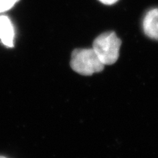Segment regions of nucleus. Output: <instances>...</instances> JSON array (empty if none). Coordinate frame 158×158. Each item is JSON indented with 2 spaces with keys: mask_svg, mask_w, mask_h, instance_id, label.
Wrapping results in <instances>:
<instances>
[{
  "mask_svg": "<svg viewBox=\"0 0 158 158\" xmlns=\"http://www.w3.org/2000/svg\"><path fill=\"white\" fill-rule=\"evenodd\" d=\"M102 3L106 4V5H113L116 3L118 0H100Z\"/></svg>",
  "mask_w": 158,
  "mask_h": 158,
  "instance_id": "obj_6",
  "label": "nucleus"
},
{
  "mask_svg": "<svg viewBox=\"0 0 158 158\" xmlns=\"http://www.w3.org/2000/svg\"><path fill=\"white\" fill-rule=\"evenodd\" d=\"M70 65L73 70L83 76L101 72L105 66L92 48L74 50L71 56Z\"/></svg>",
  "mask_w": 158,
  "mask_h": 158,
  "instance_id": "obj_2",
  "label": "nucleus"
},
{
  "mask_svg": "<svg viewBox=\"0 0 158 158\" xmlns=\"http://www.w3.org/2000/svg\"><path fill=\"white\" fill-rule=\"evenodd\" d=\"M0 158H7V157H2V156H0Z\"/></svg>",
  "mask_w": 158,
  "mask_h": 158,
  "instance_id": "obj_7",
  "label": "nucleus"
},
{
  "mask_svg": "<svg viewBox=\"0 0 158 158\" xmlns=\"http://www.w3.org/2000/svg\"><path fill=\"white\" fill-rule=\"evenodd\" d=\"M122 41L114 31L104 32L93 42V49L102 64H113L119 56Z\"/></svg>",
  "mask_w": 158,
  "mask_h": 158,
  "instance_id": "obj_1",
  "label": "nucleus"
},
{
  "mask_svg": "<svg viewBox=\"0 0 158 158\" xmlns=\"http://www.w3.org/2000/svg\"><path fill=\"white\" fill-rule=\"evenodd\" d=\"M15 31L13 23L7 16H0V40L5 46H13Z\"/></svg>",
  "mask_w": 158,
  "mask_h": 158,
  "instance_id": "obj_4",
  "label": "nucleus"
},
{
  "mask_svg": "<svg viewBox=\"0 0 158 158\" xmlns=\"http://www.w3.org/2000/svg\"><path fill=\"white\" fill-rule=\"evenodd\" d=\"M143 29L147 37L158 40V8L147 12L143 20Z\"/></svg>",
  "mask_w": 158,
  "mask_h": 158,
  "instance_id": "obj_3",
  "label": "nucleus"
},
{
  "mask_svg": "<svg viewBox=\"0 0 158 158\" xmlns=\"http://www.w3.org/2000/svg\"><path fill=\"white\" fill-rule=\"evenodd\" d=\"M19 0H0V13L8 10Z\"/></svg>",
  "mask_w": 158,
  "mask_h": 158,
  "instance_id": "obj_5",
  "label": "nucleus"
}]
</instances>
